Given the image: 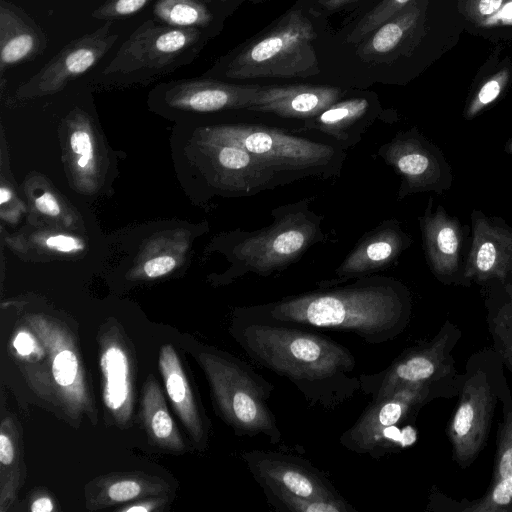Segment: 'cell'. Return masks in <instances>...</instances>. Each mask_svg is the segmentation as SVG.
<instances>
[{"label":"cell","mask_w":512,"mask_h":512,"mask_svg":"<svg viewBox=\"0 0 512 512\" xmlns=\"http://www.w3.org/2000/svg\"><path fill=\"white\" fill-rule=\"evenodd\" d=\"M230 333L255 363L287 378L312 406L334 409L361 390L350 350L320 333L239 317Z\"/></svg>","instance_id":"6da1fadb"},{"label":"cell","mask_w":512,"mask_h":512,"mask_svg":"<svg viewBox=\"0 0 512 512\" xmlns=\"http://www.w3.org/2000/svg\"><path fill=\"white\" fill-rule=\"evenodd\" d=\"M409 312V295L400 283L370 277L336 289L237 309L235 317L350 332L368 344H383L403 330Z\"/></svg>","instance_id":"7a4b0ae2"},{"label":"cell","mask_w":512,"mask_h":512,"mask_svg":"<svg viewBox=\"0 0 512 512\" xmlns=\"http://www.w3.org/2000/svg\"><path fill=\"white\" fill-rule=\"evenodd\" d=\"M16 365L31 391L70 423H97L90 382L70 329L41 314H29L12 339Z\"/></svg>","instance_id":"3957f363"},{"label":"cell","mask_w":512,"mask_h":512,"mask_svg":"<svg viewBox=\"0 0 512 512\" xmlns=\"http://www.w3.org/2000/svg\"><path fill=\"white\" fill-rule=\"evenodd\" d=\"M314 26L293 7L214 66L229 79L305 78L319 73Z\"/></svg>","instance_id":"277c9868"},{"label":"cell","mask_w":512,"mask_h":512,"mask_svg":"<svg viewBox=\"0 0 512 512\" xmlns=\"http://www.w3.org/2000/svg\"><path fill=\"white\" fill-rule=\"evenodd\" d=\"M208 381L215 410L237 435L265 436L271 444L282 435L268 401L275 386L239 358L208 348L196 355Z\"/></svg>","instance_id":"5b68a950"},{"label":"cell","mask_w":512,"mask_h":512,"mask_svg":"<svg viewBox=\"0 0 512 512\" xmlns=\"http://www.w3.org/2000/svg\"><path fill=\"white\" fill-rule=\"evenodd\" d=\"M211 32L147 20L120 46L103 73L144 76L170 72L193 60Z\"/></svg>","instance_id":"8992f818"},{"label":"cell","mask_w":512,"mask_h":512,"mask_svg":"<svg viewBox=\"0 0 512 512\" xmlns=\"http://www.w3.org/2000/svg\"><path fill=\"white\" fill-rule=\"evenodd\" d=\"M207 142L237 145L277 173L322 172L336 156L330 145L249 124L212 129Z\"/></svg>","instance_id":"52a82bcc"},{"label":"cell","mask_w":512,"mask_h":512,"mask_svg":"<svg viewBox=\"0 0 512 512\" xmlns=\"http://www.w3.org/2000/svg\"><path fill=\"white\" fill-rule=\"evenodd\" d=\"M423 383L406 385L392 394L372 400L358 420L340 436V444L347 450L372 457L382 455L395 443L402 447L413 444L416 431L398 424L410 415L422 400Z\"/></svg>","instance_id":"ba28073f"},{"label":"cell","mask_w":512,"mask_h":512,"mask_svg":"<svg viewBox=\"0 0 512 512\" xmlns=\"http://www.w3.org/2000/svg\"><path fill=\"white\" fill-rule=\"evenodd\" d=\"M318 236L319 220L302 212H290L245 239L237 254L245 271L267 276L299 258Z\"/></svg>","instance_id":"9c48e42d"},{"label":"cell","mask_w":512,"mask_h":512,"mask_svg":"<svg viewBox=\"0 0 512 512\" xmlns=\"http://www.w3.org/2000/svg\"><path fill=\"white\" fill-rule=\"evenodd\" d=\"M379 153L401 176L399 198L427 191L441 194L452 185V170L444 154L417 128L397 134Z\"/></svg>","instance_id":"30bf717a"},{"label":"cell","mask_w":512,"mask_h":512,"mask_svg":"<svg viewBox=\"0 0 512 512\" xmlns=\"http://www.w3.org/2000/svg\"><path fill=\"white\" fill-rule=\"evenodd\" d=\"M102 400L115 425L127 428L135 399V364L128 342L117 325L102 328L98 335Z\"/></svg>","instance_id":"8fae6325"},{"label":"cell","mask_w":512,"mask_h":512,"mask_svg":"<svg viewBox=\"0 0 512 512\" xmlns=\"http://www.w3.org/2000/svg\"><path fill=\"white\" fill-rule=\"evenodd\" d=\"M243 459L261 487H278L311 500H344L323 473L300 457L252 450Z\"/></svg>","instance_id":"7c38bea8"},{"label":"cell","mask_w":512,"mask_h":512,"mask_svg":"<svg viewBox=\"0 0 512 512\" xmlns=\"http://www.w3.org/2000/svg\"><path fill=\"white\" fill-rule=\"evenodd\" d=\"M118 39L111 21L87 33L60 50L35 76L19 90L23 96L53 93L95 66Z\"/></svg>","instance_id":"4fadbf2b"},{"label":"cell","mask_w":512,"mask_h":512,"mask_svg":"<svg viewBox=\"0 0 512 512\" xmlns=\"http://www.w3.org/2000/svg\"><path fill=\"white\" fill-rule=\"evenodd\" d=\"M433 199L428 201L420 218L423 248L427 263L434 275L445 283L464 278L462 260L469 228L457 217L449 215L442 205L432 211Z\"/></svg>","instance_id":"5bb4252c"},{"label":"cell","mask_w":512,"mask_h":512,"mask_svg":"<svg viewBox=\"0 0 512 512\" xmlns=\"http://www.w3.org/2000/svg\"><path fill=\"white\" fill-rule=\"evenodd\" d=\"M472 241L464 278L485 280L503 277L512 270V228L504 220L481 211L471 214Z\"/></svg>","instance_id":"9a60e30c"},{"label":"cell","mask_w":512,"mask_h":512,"mask_svg":"<svg viewBox=\"0 0 512 512\" xmlns=\"http://www.w3.org/2000/svg\"><path fill=\"white\" fill-rule=\"evenodd\" d=\"M343 95L341 88L326 85L260 86L247 110L307 120L341 100Z\"/></svg>","instance_id":"2e32d148"},{"label":"cell","mask_w":512,"mask_h":512,"mask_svg":"<svg viewBox=\"0 0 512 512\" xmlns=\"http://www.w3.org/2000/svg\"><path fill=\"white\" fill-rule=\"evenodd\" d=\"M411 243L396 221L385 222L365 235L336 269V279L321 285L328 287L350 278L366 276L388 267Z\"/></svg>","instance_id":"e0dca14e"},{"label":"cell","mask_w":512,"mask_h":512,"mask_svg":"<svg viewBox=\"0 0 512 512\" xmlns=\"http://www.w3.org/2000/svg\"><path fill=\"white\" fill-rule=\"evenodd\" d=\"M164 86L168 104L195 112L247 109L260 87L208 79L181 80Z\"/></svg>","instance_id":"ac0fdd59"},{"label":"cell","mask_w":512,"mask_h":512,"mask_svg":"<svg viewBox=\"0 0 512 512\" xmlns=\"http://www.w3.org/2000/svg\"><path fill=\"white\" fill-rule=\"evenodd\" d=\"M47 38L20 7L0 0V72L42 54Z\"/></svg>","instance_id":"d6986e66"},{"label":"cell","mask_w":512,"mask_h":512,"mask_svg":"<svg viewBox=\"0 0 512 512\" xmlns=\"http://www.w3.org/2000/svg\"><path fill=\"white\" fill-rule=\"evenodd\" d=\"M159 370L172 406L199 450L208 442V427L196 401L175 349L163 345L159 353Z\"/></svg>","instance_id":"ffe728a7"},{"label":"cell","mask_w":512,"mask_h":512,"mask_svg":"<svg viewBox=\"0 0 512 512\" xmlns=\"http://www.w3.org/2000/svg\"><path fill=\"white\" fill-rule=\"evenodd\" d=\"M170 491L169 484L156 476L143 473L109 475L86 486V508L99 510L135 499L168 496Z\"/></svg>","instance_id":"44dd1931"},{"label":"cell","mask_w":512,"mask_h":512,"mask_svg":"<svg viewBox=\"0 0 512 512\" xmlns=\"http://www.w3.org/2000/svg\"><path fill=\"white\" fill-rule=\"evenodd\" d=\"M372 121V101L368 97L339 100L320 114L304 120L301 130H316L335 140L353 145Z\"/></svg>","instance_id":"7402d4cb"},{"label":"cell","mask_w":512,"mask_h":512,"mask_svg":"<svg viewBox=\"0 0 512 512\" xmlns=\"http://www.w3.org/2000/svg\"><path fill=\"white\" fill-rule=\"evenodd\" d=\"M221 175L233 188L253 194L271 187L277 172L237 145L208 142Z\"/></svg>","instance_id":"603a6c76"},{"label":"cell","mask_w":512,"mask_h":512,"mask_svg":"<svg viewBox=\"0 0 512 512\" xmlns=\"http://www.w3.org/2000/svg\"><path fill=\"white\" fill-rule=\"evenodd\" d=\"M421 3V0H413L358 43L359 56L365 61H380L403 48L422 24Z\"/></svg>","instance_id":"cb8c5ba5"},{"label":"cell","mask_w":512,"mask_h":512,"mask_svg":"<svg viewBox=\"0 0 512 512\" xmlns=\"http://www.w3.org/2000/svg\"><path fill=\"white\" fill-rule=\"evenodd\" d=\"M25 476L21 429L17 420L3 407L0 423V512L12 507Z\"/></svg>","instance_id":"d4e9b609"},{"label":"cell","mask_w":512,"mask_h":512,"mask_svg":"<svg viewBox=\"0 0 512 512\" xmlns=\"http://www.w3.org/2000/svg\"><path fill=\"white\" fill-rule=\"evenodd\" d=\"M141 417L147 435L154 445L175 453L185 451L186 445L169 414L161 388L151 375L142 390Z\"/></svg>","instance_id":"484cf974"},{"label":"cell","mask_w":512,"mask_h":512,"mask_svg":"<svg viewBox=\"0 0 512 512\" xmlns=\"http://www.w3.org/2000/svg\"><path fill=\"white\" fill-rule=\"evenodd\" d=\"M207 0H157L153 14L157 20L173 27L213 31L215 16Z\"/></svg>","instance_id":"4316f807"},{"label":"cell","mask_w":512,"mask_h":512,"mask_svg":"<svg viewBox=\"0 0 512 512\" xmlns=\"http://www.w3.org/2000/svg\"><path fill=\"white\" fill-rule=\"evenodd\" d=\"M458 7L478 32H512V0H458Z\"/></svg>","instance_id":"83f0119b"},{"label":"cell","mask_w":512,"mask_h":512,"mask_svg":"<svg viewBox=\"0 0 512 512\" xmlns=\"http://www.w3.org/2000/svg\"><path fill=\"white\" fill-rule=\"evenodd\" d=\"M511 79L512 64L507 58L478 80L467 99L464 118L471 120L495 103L504 94Z\"/></svg>","instance_id":"f1b7e54d"},{"label":"cell","mask_w":512,"mask_h":512,"mask_svg":"<svg viewBox=\"0 0 512 512\" xmlns=\"http://www.w3.org/2000/svg\"><path fill=\"white\" fill-rule=\"evenodd\" d=\"M267 501L280 511L290 512H355L344 500H311L278 487L263 486Z\"/></svg>","instance_id":"f546056e"},{"label":"cell","mask_w":512,"mask_h":512,"mask_svg":"<svg viewBox=\"0 0 512 512\" xmlns=\"http://www.w3.org/2000/svg\"><path fill=\"white\" fill-rule=\"evenodd\" d=\"M413 0H382L364 14L350 30L346 42L358 44Z\"/></svg>","instance_id":"4dcf8cb0"},{"label":"cell","mask_w":512,"mask_h":512,"mask_svg":"<svg viewBox=\"0 0 512 512\" xmlns=\"http://www.w3.org/2000/svg\"><path fill=\"white\" fill-rule=\"evenodd\" d=\"M151 0H108L92 12L98 20L113 21L134 15Z\"/></svg>","instance_id":"1f68e13d"},{"label":"cell","mask_w":512,"mask_h":512,"mask_svg":"<svg viewBox=\"0 0 512 512\" xmlns=\"http://www.w3.org/2000/svg\"><path fill=\"white\" fill-rule=\"evenodd\" d=\"M70 146L72 151L78 155L77 164L80 168H87L93 157V141L88 132L76 130L70 137Z\"/></svg>","instance_id":"d6a6232c"},{"label":"cell","mask_w":512,"mask_h":512,"mask_svg":"<svg viewBox=\"0 0 512 512\" xmlns=\"http://www.w3.org/2000/svg\"><path fill=\"white\" fill-rule=\"evenodd\" d=\"M476 418L475 406L471 401L463 402L458 408L452 429L458 439H464L472 433Z\"/></svg>","instance_id":"836d02e7"},{"label":"cell","mask_w":512,"mask_h":512,"mask_svg":"<svg viewBox=\"0 0 512 512\" xmlns=\"http://www.w3.org/2000/svg\"><path fill=\"white\" fill-rule=\"evenodd\" d=\"M176 266V260L170 255H161L149 259L143 267L145 275L149 278H157L171 272Z\"/></svg>","instance_id":"e575fe53"},{"label":"cell","mask_w":512,"mask_h":512,"mask_svg":"<svg viewBox=\"0 0 512 512\" xmlns=\"http://www.w3.org/2000/svg\"><path fill=\"white\" fill-rule=\"evenodd\" d=\"M46 246L52 250L71 253L83 248V243L75 237L69 235H52L46 239Z\"/></svg>","instance_id":"d590c367"},{"label":"cell","mask_w":512,"mask_h":512,"mask_svg":"<svg viewBox=\"0 0 512 512\" xmlns=\"http://www.w3.org/2000/svg\"><path fill=\"white\" fill-rule=\"evenodd\" d=\"M168 502V496H155L143 498L130 506L120 508L121 512H152L159 511Z\"/></svg>","instance_id":"8d00e7d4"},{"label":"cell","mask_w":512,"mask_h":512,"mask_svg":"<svg viewBox=\"0 0 512 512\" xmlns=\"http://www.w3.org/2000/svg\"><path fill=\"white\" fill-rule=\"evenodd\" d=\"M497 505H507L512 501V477L500 478L491 495Z\"/></svg>","instance_id":"74e56055"},{"label":"cell","mask_w":512,"mask_h":512,"mask_svg":"<svg viewBox=\"0 0 512 512\" xmlns=\"http://www.w3.org/2000/svg\"><path fill=\"white\" fill-rule=\"evenodd\" d=\"M359 0H314L315 7L311 13H334L356 3Z\"/></svg>","instance_id":"f35d334b"},{"label":"cell","mask_w":512,"mask_h":512,"mask_svg":"<svg viewBox=\"0 0 512 512\" xmlns=\"http://www.w3.org/2000/svg\"><path fill=\"white\" fill-rule=\"evenodd\" d=\"M38 211L48 216H56L60 213V206L56 198L50 192H44L35 199Z\"/></svg>","instance_id":"ab89813d"},{"label":"cell","mask_w":512,"mask_h":512,"mask_svg":"<svg viewBox=\"0 0 512 512\" xmlns=\"http://www.w3.org/2000/svg\"><path fill=\"white\" fill-rule=\"evenodd\" d=\"M498 472L500 478L512 477V445L502 453L499 461Z\"/></svg>","instance_id":"60d3db41"},{"label":"cell","mask_w":512,"mask_h":512,"mask_svg":"<svg viewBox=\"0 0 512 512\" xmlns=\"http://www.w3.org/2000/svg\"><path fill=\"white\" fill-rule=\"evenodd\" d=\"M29 510L31 512H52L54 504L49 496L40 495L30 503Z\"/></svg>","instance_id":"b9f144b4"},{"label":"cell","mask_w":512,"mask_h":512,"mask_svg":"<svg viewBox=\"0 0 512 512\" xmlns=\"http://www.w3.org/2000/svg\"><path fill=\"white\" fill-rule=\"evenodd\" d=\"M11 198V192L5 187L0 188V203L4 204L8 202Z\"/></svg>","instance_id":"7bdbcfd3"},{"label":"cell","mask_w":512,"mask_h":512,"mask_svg":"<svg viewBox=\"0 0 512 512\" xmlns=\"http://www.w3.org/2000/svg\"><path fill=\"white\" fill-rule=\"evenodd\" d=\"M504 149L508 154H512V138L506 143Z\"/></svg>","instance_id":"ee69618b"},{"label":"cell","mask_w":512,"mask_h":512,"mask_svg":"<svg viewBox=\"0 0 512 512\" xmlns=\"http://www.w3.org/2000/svg\"><path fill=\"white\" fill-rule=\"evenodd\" d=\"M207 1H222V2H224V1H228V0H207Z\"/></svg>","instance_id":"f6af8a7d"}]
</instances>
